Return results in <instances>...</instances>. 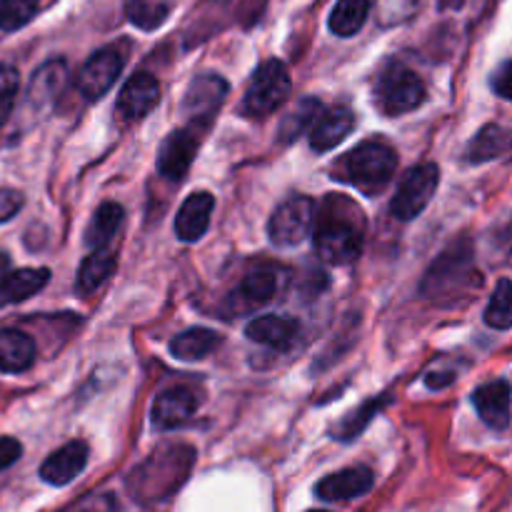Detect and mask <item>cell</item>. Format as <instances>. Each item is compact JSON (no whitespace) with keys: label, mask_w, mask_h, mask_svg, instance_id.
I'll list each match as a JSON object with an SVG mask.
<instances>
[{"label":"cell","mask_w":512,"mask_h":512,"mask_svg":"<svg viewBox=\"0 0 512 512\" xmlns=\"http://www.w3.org/2000/svg\"><path fill=\"white\" fill-rule=\"evenodd\" d=\"M315 250L330 265H348L363 250V218L358 205L345 198H325L313 220Z\"/></svg>","instance_id":"1"},{"label":"cell","mask_w":512,"mask_h":512,"mask_svg":"<svg viewBox=\"0 0 512 512\" xmlns=\"http://www.w3.org/2000/svg\"><path fill=\"white\" fill-rule=\"evenodd\" d=\"M395 170H398V153L380 140H365L345 153L333 165L330 175L340 183L375 195L393 180Z\"/></svg>","instance_id":"2"},{"label":"cell","mask_w":512,"mask_h":512,"mask_svg":"<svg viewBox=\"0 0 512 512\" xmlns=\"http://www.w3.org/2000/svg\"><path fill=\"white\" fill-rule=\"evenodd\" d=\"M425 83L403 63H390L375 83V103L385 115H405L425 103Z\"/></svg>","instance_id":"3"},{"label":"cell","mask_w":512,"mask_h":512,"mask_svg":"<svg viewBox=\"0 0 512 512\" xmlns=\"http://www.w3.org/2000/svg\"><path fill=\"white\" fill-rule=\"evenodd\" d=\"M290 75L280 60H265L255 68L248 93L243 98V113L250 118H265L275 113L290 98Z\"/></svg>","instance_id":"4"},{"label":"cell","mask_w":512,"mask_h":512,"mask_svg":"<svg viewBox=\"0 0 512 512\" xmlns=\"http://www.w3.org/2000/svg\"><path fill=\"white\" fill-rule=\"evenodd\" d=\"M438 183H440L438 165L435 163L415 165V168L408 170L405 178L400 180L393 203H390V213H393L398 220H403V223L415 220L430 205L435 190H438Z\"/></svg>","instance_id":"5"},{"label":"cell","mask_w":512,"mask_h":512,"mask_svg":"<svg viewBox=\"0 0 512 512\" xmlns=\"http://www.w3.org/2000/svg\"><path fill=\"white\" fill-rule=\"evenodd\" d=\"M473 250L465 243L453 245L438 258V263L430 265L425 275L423 293L428 298H440V295H453L463 290V285L473 283Z\"/></svg>","instance_id":"6"},{"label":"cell","mask_w":512,"mask_h":512,"mask_svg":"<svg viewBox=\"0 0 512 512\" xmlns=\"http://www.w3.org/2000/svg\"><path fill=\"white\" fill-rule=\"evenodd\" d=\"M210 123H200V120H188V125L173 130L168 138L163 140L158 153V173L168 180H183L188 168L193 165L195 155H198L200 145H203L205 130Z\"/></svg>","instance_id":"7"},{"label":"cell","mask_w":512,"mask_h":512,"mask_svg":"<svg viewBox=\"0 0 512 512\" xmlns=\"http://www.w3.org/2000/svg\"><path fill=\"white\" fill-rule=\"evenodd\" d=\"M313 220H315V203L308 195H293L278 205L268 223V235L275 245L280 248H290L298 245L313 233Z\"/></svg>","instance_id":"8"},{"label":"cell","mask_w":512,"mask_h":512,"mask_svg":"<svg viewBox=\"0 0 512 512\" xmlns=\"http://www.w3.org/2000/svg\"><path fill=\"white\" fill-rule=\"evenodd\" d=\"M123 65L125 58L118 50L100 48L98 53H93L85 60L80 73L75 75V90H78L85 100H100L110 88H113L118 75L123 73Z\"/></svg>","instance_id":"9"},{"label":"cell","mask_w":512,"mask_h":512,"mask_svg":"<svg viewBox=\"0 0 512 512\" xmlns=\"http://www.w3.org/2000/svg\"><path fill=\"white\" fill-rule=\"evenodd\" d=\"M228 95V83L215 73H203L190 83L188 93L183 100V113L188 120H200V123H213L215 113L223 105Z\"/></svg>","instance_id":"10"},{"label":"cell","mask_w":512,"mask_h":512,"mask_svg":"<svg viewBox=\"0 0 512 512\" xmlns=\"http://www.w3.org/2000/svg\"><path fill=\"white\" fill-rule=\"evenodd\" d=\"M275 293H278L275 268L273 265H258L240 280L235 293L230 295V308H233V315H243L245 310H258L268 305L275 298Z\"/></svg>","instance_id":"11"},{"label":"cell","mask_w":512,"mask_h":512,"mask_svg":"<svg viewBox=\"0 0 512 512\" xmlns=\"http://www.w3.org/2000/svg\"><path fill=\"white\" fill-rule=\"evenodd\" d=\"M200 398L195 390L190 388H170L155 398L153 410H150V420H153L155 430H175L193 420L198 413Z\"/></svg>","instance_id":"12"},{"label":"cell","mask_w":512,"mask_h":512,"mask_svg":"<svg viewBox=\"0 0 512 512\" xmlns=\"http://www.w3.org/2000/svg\"><path fill=\"white\" fill-rule=\"evenodd\" d=\"M160 103V83L153 73H135L128 83L123 85L118 95L115 110L123 120L135 123V120L145 118L155 105Z\"/></svg>","instance_id":"13"},{"label":"cell","mask_w":512,"mask_h":512,"mask_svg":"<svg viewBox=\"0 0 512 512\" xmlns=\"http://www.w3.org/2000/svg\"><path fill=\"white\" fill-rule=\"evenodd\" d=\"M373 485V470L365 468V465H353V468H345L340 470V473H333L328 475V478L320 480V483L315 485V495H318L323 503H345V500L363 498Z\"/></svg>","instance_id":"14"},{"label":"cell","mask_w":512,"mask_h":512,"mask_svg":"<svg viewBox=\"0 0 512 512\" xmlns=\"http://www.w3.org/2000/svg\"><path fill=\"white\" fill-rule=\"evenodd\" d=\"M355 128V115L353 110L343 108H330V110H320L318 118L313 120V125L308 128L310 133V148L315 153H328V150L338 148Z\"/></svg>","instance_id":"15"},{"label":"cell","mask_w":512,"mask_h":512,"mask_svg":"<svg viewBox=\"0 0 512 512\" xmlns=\"http://www.w3.org/2000/svg\"><path fill=\"white\" fill-rule=\"evenodd\" d=\"M88 465V445L83 440H73V443H65L63 448L55 450L43 465H40V478L48 485L55 488H63V485L73 483L83 468Z\"/></svg>","instance_id":"16"},{"label":"cell","mask_w":512,"mask_h":512,"mask_svg":"<svg viewBox=\"0 0 512 512\" xmlns=\"http://www.w3.org/2000/svg\"><path fill=\"white\" fill-rule=\"evenodd\" d=\"M215 198L205 190L193 193L178 210V218H175V233L183 243H195L205 235L208 230L210 218H213Z\"/></svg>","instance_id":"17"},{"label":"cell","mask_w":512,"mask_h":512,"mask_svg":"<svg viewBox=\"0 0 512 512\" xmlns=\"http://www.w3.org/2000/svg\"><path fill=\"white\" fill-rule=\"evenodd\" d=\"M50 270L48 268H20V270H8V273L0 278V308H8V305H18L23 300L33 298L35 293L48 285Z\"/></svg>","instance_id":"18"},{"label":"cell","mask_w":512,"mask_h":512,"mask_svg":"<svg viewBox=\"0 0 512 512\" xmlns=\"http://www.w3.org/2000/svg\"><path fill=\"white\" fill-rule=\"evenodd\" d=\"M473 403L480 418L493 430H508L510 425V385L508 380H495L475 390Z\"/></svg>","instance_id":"19"},{"label":"cell","mask_w":512,"mask_h":512,"mask_svg":"<svg viewBox=\"0 0 512 512\" xmlns=\"http://www.w3.org/2000/svg\"><path fill=\"white\" fill-rule=\"evenodd\" d=\"M298 323L290 318H280V315H263V318H255L248 325L245 335H248L253 343L265 345V348L273 350H288L290 345L298 338Z\"/></svg>","instance_id":"20"},{"label":"cell","mask_w":512,"mask_h":512,"mask_svg":"<svg viewBox=\"0 0 512 512\" xmlns=\"http://www.w3.org/2000/svg\"><path fill=\"white\" fill-rule=\"evenodd\" d=\"M35 360V345L20 330H0V373H25Z\"/></svg>","instance_id":"21"},{"label":"cell","mask_w":512,"mask_h":512,"mask_svg":"<svg viewBox=\"0 0 512 512\" xmlns=\"http://www.w3.org/2000/svg\"><path fill=\"white\" fill-rule=\"evenodd\" d=\"M220 343H223V338L218 333H213V330L190 328L185 333H180L178 338H173L170 353L178 360H185V363H198V360H205L208 355H213Z\"/></svg>","instance_id":"22"},{"label":"cell","mask_w":512,"mask_h":512,"mask_svg":"<svg viewBox=\"0 0 512 512\" xmlns=\"http://www.w3.org/2000/svg\"><path fill=\"white\" fill-rule=\"evenodd\" d=\"M123 218H125L123 205H118V203L100 205L88 225V233H85V245H88L90 250L108 248V245L113 243L115 233L120 230V225H123Z\"/></svg>","instance_id":"23"},{"label":"cell","mask_w":512,"mask_h":512,"mask_svg":"<svg viewBox=\"0 0 512 512\" xmlns=\"http://www.w3.org/2000/svg\"><path fill=\"white\" fill-rule=\"evenodd\" d=\"M115 268V253H110L108 248H93L88 258L83 260L78 273V293L88 295L95 293L105 280L110 278Z\"/></svg>","instance_id":"24"},{"label":"cell","mask_w":512,"mask_h":512,"mask_svg":"<svg viewBox=\"0 0 512 512\" xmlns=\"http://www.w3.org/2000/svg\"><path fill=\"white\" fill-rule=\"evenodd\" d=\"M370 13V0H338L330 13L328 28L340 38H350L365 25Z\"/></svg>","instance_id":"25"},{"label":"cell","mask_w":512,"mask_h":512,"mask_svg":"<svg viewBox=\"0 0 512 512\" xmlns=\"http://www.w3.org/2000/svg\"><path fill=\"white\" fill-rule=\"evenodd\" d=\"M510 148V135L503 125H485L475 140L470 143L468 160L470 163H488V160L500 158L508 153Z\"/></svg>","instance_id":"26"},{"label":"cell","mask_w":512,"mask_h":512,"mask_svg":"<svg viewBox=\"0 0 512 512\" xmlns=\"http://www.w3.org/2000/svg\"><path fill=\"white\" fill-rule=\"evenodd\" d=\"M65 73H68V70H65L63 60H50V63H45L43 68L33 75V80H30V103H53V98L60 93V88H63Z\"/></svg>","instance_id":"27"},{"label":"cell","mask_w":512,"mask_h":512,"mask_svg":"<svg viewBox=\"0 0 512 512\" xmlns=\"http://www.w3.org/2000/svg\"><path fill=\"white\" fill-rule=\"evenodd\" d=\"M175 0H130L128 20L140 30H155L170 18Z\"/></svg>","instance_id":"28"},{"label":"cell","mask_w":512,"mask_h":512,"mask_svg":"<svg viewBox=\"0 0 512 512\" xmlns=\"http://www.w3.org/2000/svg\"><path fill=\"white\" fill-rule=\"evenodd\" d=\"M323 110L320 100L315 98H303L280 123V140L283 143H293L298 140L300 133H308V128L313 125V120L318 118V113Z\"/></svg>","instance_id":"29"},{"label":"cell","mask_w":512,"mask_h":512,"mask_svg":"<svg viewBox=\"0 0 512 512\" xmlns=\"http://www.w3.org/2000/svg\"><path fill=\"white\" fill-rule=\"evenodd\" d=\"M40 8V0H0V30L13 33L28 25Z\"/></svg>","instance_id":"30"},{"label":"cell","mask_w":512,"mask_h":512,"mask_svg":"<svg viewBox=\"0 0 512 512\" xmlns=\"http://www.w3.org/2000/svg\"><path fill=\"white\" fill-rule=\"evenodd\" d=\"M485 323L495 330H510L512 310H510V280L503 278L495 288L493 300L485 308Z\"/></svg>","instance_id":"31"},{"label":"cell","mask_w":512,"mask_h":512,"mask_svg":"<svg viewBox=\"0 0 512 512\" xmlns=\"http://www.w3.org/2000/svg\"><path fill=\"white\" fill-rule=\"evenodd\" d=\"M18 70L13 65H5L0 63V125L10 118L13 113V105L15 98H18Z\"/></svg>","instance_id":"32"},{"label":"cell","mask_w":512,"mask_h":512,"mask_svg":"<svg viewBox=\"0 0 512 512\" xmlns=\"http://www.w3.org/2000/svg\"><path fill=\"white\" fill-rule=\"evenodd\" d=\"M375 410H378V403H368V405H363L360 410H355L350 418H345L343 423L338 425V430H335V438H340V440L358 438V435L365 430V425H368V420L375 418Z\"/></svg>","instance_id":"33"},{"label":"cell","mask_w":512,"mask_h":512,"mask_svg":"<svg viewBox=\"0 0 512 512\" xmlns=\"http://www.w3.org/2000/svg\"><path fill=\"white\" fill-rule=\"evenodd\" d=\"M25 198L18 193V190H10V188H0V223H8L13 220L15 215L20 213L23 208Z\"/></svg>","instance_id":"34"},{"label":"cell","mask_w":512,"mask_h":512,"mask_svg":"<svg viewBox=\"0 0 512 512\" xmlns=\"http://www.w3.org/2000/svg\"><path fill=\"white\" fill-rule=\"evenodd\" d=\"M20 455H23V445L15 438H0V473L8 470L10 465L18 463Z\"/></svg>","instance_id":"35"},{"label":"cell","mask_w":512,"mask_h":512,"mask_svg":"<svg viewBox=\"0 0 512 512\" xmlns=\"http://www.w3.org/2000/svg\"><path fill=\"white\" fill-rule=\"evenodd\" d=\"M510 68H512L510 60H503V63H500V68H498V73L493 75V90L500 95V98H505V100H508L510 93H512Z\"/></svg>","instance_id":"36"},{"label":"cell","mask_w":512,"mask_h":512,"mask_svg":"<svg viewBox=\"0 0 512 512\" xmlns=\"http://www.w3.org/2000/svg\"><path fill=\"white\" fill-rule=\"evenodd\" d=\"M453 380H455V373L440 375V373H433V370H430V373L425 375V385H428V388H433V390L445 388V385H450Z\"/></svg>","instance_id":"37"},{"label":"cell","mask_w":512,"mask_h":512,"mask_svg":"<svg viewBox=\"0 0 512 512\" xmlns=\"http://www.w3.org/2000/svg\"><path fill=\"white\" fill-rule=\"evenodd\" d=\"M10 270V258L5 253H0V278Z\"/></svg>","instance_id":"38"}]
</instances>
